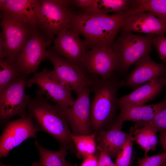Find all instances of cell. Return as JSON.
Masks as SVG:
<instances>
[{"label":"cell","mask_w":166,"mask_h":166,"mask_svg":"<svg viewBox=\"0 0 166 166\" xmlns=\"http://www.w3.org/2000/svg\"><path fill=\"white\" fill-rule=\"evenodd\" d=\"M39 90L27 106L28 115L40 131L49 133L57 140L61 146L71 148L74 143L65 108L49 102Z\"/></svg>","instance_id":"1"},{"label":"cell","mask_w":166,"mask_h":166,"mask_svg":"<svg viewBox=\"0 0 166 166\" xmlns=\"http://www.w3.org/2000/svg\"><path fill=\"white\" fill-rule=\"evenodd\" d=\"M89 76L92 80L90 87L94 93L90 106L91 126L95 131L99 132L109 128L117 118L119 109L117 94L124 81L114 75L106 78Z\"/></svg>","instance_id":"2"},{"label":"cell","mask_w":166,"mask_h":166,"mask_svg":"<svg viewBox=\"0 0 166 166\" xmlns=\"http://www.w3.org/2000/svg\"><path fill=\"white\" fill-rule=\"evenodd\" d=\"M126 17L124 12L112 15L74 14L69 28L82 35L91 48L112 47Z\"/></svg>","instance_id":"3"},{"label":"cell","mask_w":166,"mask_h":166,"mask_svg":"<svg viewBox=\"0 0 166 166\" xmlns=\"http://www.w3.org/2000/svg\"><path fill=\"white\" fill-rule=\"evenodd\" d=\"M155 36L138 35L121 31L112 46L116 58L117 71L124 73L132 65L148 55L152 50Z\"/></svg>","instance_id":"4"},{"label":"cell","mask_w":166,"mask_h":166,"mask_svg":"<svg viewBox=\"0 0 166 166\" xmlns=\"http://www.w3.org/2000/svg\"><path fill=\"white\" fill-rule=\"evenodd\" d=\"M73 0H40L37 11L38 26L50 42L54 36L69 29L74 14L69 9Z\"/></svg>","instance_id":"5"},{"label":"cell","mask_w":166,"mask_h":166,"mask_svg":"<svg viewBox=\"0 0 166 166\" xmlns=\"http://www.w3.org/2000/svg\"><path fill=\"white\" fill-rule=\"evenodd\" d=\"M0 16V59H16L36 28L10 15L1 13Z\"/></svg>","instance_id":"6"},{"label":"cell","mask_w":166,"mask_h":166,"mask_svg":"<svg viewBox=\"0 0 166 166\" xmlns=\"http://www.w3.org/2000/svg\"><path fill=\"white\" fill-rule=\"evenodd\" d=\"M27 77L22 75L0 92V119L1 126L16 116L27 115V106L31 97L25 94Z\"/></svg>","instance_id":"7"},{"label":"cell","mask_w":166,"mask_h":166,"mask_svg":"<svg viewBox=\"0 0 166 166\" xmlns=\"http://www.w3.org/2000/svg\"><path fill=\"white\" fill-rule=\"evenodd\" d=\"M37 85L46 98L56 104L67 108L74 103L72 91L54 75L52 70L44 68L27 80L26 86Z\"/></svg>","instance_id":"8"},{"label":"cell","mask_w":166,"mask_h":166,"mask_svg":"<svg viewBox=\"0 0 166 166\" xmlns=\"http://www.w3.org/2000/svg\"><path fill=\"white\" fill-rule=\"evenodd\" d=\"M39 131L29 115L8 122L0 136V158H6L11 150L26 139H36Z\"/></svg>","instance_id":"9"},{"label":"cell","mask_w":166,"mask_h":166,"mask_svg":"<svg viewBox=\"0 0 166 166\" xmlns=\"http://www.w3.org/2000/svg\"><path fill=\"white\" fill-rule=\"evenodd\" d=\"M54 50L47 51L46 58L53 64V69L52 71L57 78L77 94L85 88L90 87L92 79L86 74L85 72L67 61Z\"/></svg>","instance_id":"10"},{"label":"cell","mask_w":166,"mask_h":166,"mask_svg":"<svg viewBox=\"0 0 166 166\" xmlns=\"http://www.w3.org/2000/svg\"><path fill=\"white\" fill-rule=\"evenodd\" d=\"M50 42L35 29L16 58L18 67L26 77L35 72L42 61L46 58V47Z\"/></svg>","instance_id":"11"},{"label":"cell","mask_w":166,"mask_h":166,"mask_svg":"<svg viewBox=\"0 0 166 166\" xmlns=\"http://www.w3.org/2000/svg\"><path fill=\"white\" fill-rule=\"evenodd\" d=\"M79 35L72 29L62 30L54 39L53 49L67 61L84 71L82 64L88 46L85 41L81 40Z\"/></svg>","instance_id":"12"},{"label":"cell","mask_w":166,"mask_h":166,"mask_svg":"<svg viewBox=\"0 0 166 166\" xmlns=\"http://www.w3.org/2000/svg\"><path fill=\"white\" fill-rule=\"evenodd\" d=\"M82 66L89 75L102 78L110 77L117 70V61L112 47L91 48L87 52Z\"/></svg>","instance_id":"13"},{"label":"cell","mask_w":166,"mask_h":166,"mask_svg":"<svg viewBox=\"0 0 166 166\" xmlns=\"http://www.w3.org/2000/svg\"><path fill=\"white\" fill-rule=\"evenodd\" d=\"M90 87L77 94L73 104L66 109V115L72 133L75 135H89L91 133L90 119Z\"/></svg>","instance_id":"14"},{"label":"cell","mask_w":166,"mask_h":166,"mask_svg":"<svg viewBox=\"0 0 166 166\" xmlns=\"http://www.w3.org/2000/svg\"><path fill=\"white\" fill-rule=\"evenodd\" d=\"M121 29L123 31L163 35L166 32V24L152 13L140 11L127 17Z\"/></svg>","instance_id":"15"},{"label":"cell","mask_w":166,"mask_h":166,"mask_svg":"<svg viewBox=\"0 0 166 166\" xmlns=\"http://www.w3.org/2000/svg\"><path fill=\"white\" fill-rule=\"evenodd\" d=\"M135 68L129 74L124 85L132 89L138 88L143 84L164 77L166 67L163 63L152 61L148 55L141 58L135 64Z\"/></svg>","instance_id":"16"},{"label":"cell","mask_w":166,"mask_h":166,"mask_svg":"<svg viewBox=\"0 0 166 166\" xmlns=\"http://www.w3.org/2000/svg\"><path fill=\"white\" fill-rule=\"evenodd\" d=\"M123 123L117 118L109 128L99 131L96 137L98 150L113 159H116L129 135L121 130Z\"/></svg>","instance_id":"17"},{"label":"cell","mask_w":166,"mask_h":166,"mask_svg":"<svg viewBox=\"0 0 166 166\" xmlns=\"http://www.w3.org/2000/svg\"><path fill=\"white\" fill-rule=\"evenodd\" d=\"M40 0H0L1 13L11 15L34 28L38 26L37 11Z\"/></svg>","instance_id":"18"},{"label":"cell","mask_w":166,"mask_h":166,"mask_svg":"<svg viewBox=\"0 0 166 166\" xmlns=\"http://www.w3.org/2000/svg\"><path fill=\"white\" fill-rule=\"evenodd\" d=\"M166 105V98L155 104L134 105L119 103L120 110L117 118L124 122L126 121L144 124L152 121L157 114Z\"/></svg>","instance_id":"19"},{"label":"cell","mask_w":166,"mask_h":166,"mask_svg":"<svg viewBox=\"0 0 166 166\" xmlns=\"http://www.w3.org/2000/svg\"><path fill=\"white\" fill-rule=\"evenodd\" d=\"M163 78L148 82L130 93L118 98V103L141 105L153 100L160 93L164 85Z\"/></svg>","instance_id":"20"},{"label":"cell","mask_w":166,"mask_h":166,"mask_svg":"<svg viewBox=\"0 0 166 166\" xmlns=\"http://www.w3.org/2000/svg\"><path fill=\"white\" fill-rule=\"evenodd\" d=\"M131 127L133 140L145 152L144 156H148L149 151L155 150L158 143L157 130L149 123L137 124Z\"/></svg>","instance_id":"21"},{"label":"cell","mask_w":166,"mask_h":166,"mask_svg":"<svg viewBox=\"0 0 166 166\" xmlns=\"http://www.w3.org/2000/svg\"><path fill=\"white\" fill-rule=\"evenodd\" d=\"M142 11L153 14L166 24V0H132L130 7L125 14L127 17Z\"/></svg>","instance_id":"22"},{"label":"cell","mask_w":166,"mask_h":166,"mask_svg":"<svg viewBox=\"0 0 166 166\" xmlns=\"http://www.w3.org/2000/svg\"><path fill=\"white\" fill-rule=\"evenodd\" d=\"M35 145L40 156L39 162H33L31 166H68L65 160L68 149L61 147L59 150L53 151L42 146L36 140Z\"/></svg>","instance_id":"23"},{"label":"cell","mask_w":166,"mask_h":166,"mask_svg":"<svg viewBox=\"0 0 166 166\" xmlns=\"http://www.w3.org/2000/svg\"><path fill=\"white\" fill-rule=\"evenodd\" d=\"M132 0H95L93 4L84 10V13L95 15L108 14L110 12L121 13L129 9Z\"/></svg>","instance_id":"24"},{"label":"cell","mask_w":166,"mask_h":166,"mask_svg":"<svg viewBox=\"0 0 166 166\" xmlns=\"http://www.w3.org/2000/svg\"><path fill=\"white\" fill-rule=\"evenodd\" d=\"M22 75L18 67L16 59H0V92Z\"/></svg>","instance_id":"25"},{"label":"cell","mask_w":166,"mask_h":166,"mask_svg":"<svg viewBox=\"0 0 166 166\" xmlns=\"http://www.w3.org/2000/svg\"><path fill=\"white\" fill-rule=\"evenodd\" d=\"M96 133L89 135H75L71 134L73 141L77 151L79 157L85 158L94 154L96 150Z\"/></svg>","instance_id":"26"},{"label":"cell","mask_w":166,"mask_h":166,"mask_svg":"<svg viewBox=\"0 0 166 166\" xmlns=\"http://www.w3.org/2000/svg\"><path fill=\"white\" fill-rule=\"evenodd\" d=\"M133 141L132 132L130 131L125 142L115 159V166H131Z\"/></svg>","instance_id":"27"},{"label":"cell","mask_w":166,"mask_h":166,"mask_svg":"<svg viewBox=\"0 0 166 166\" xmlns=\"http://www.w3.org/2000/svg\"><path fill=\"white\" fill-rule=\"evenodd\" d=\"M166 161V152L137 159V166H161Z\"/></svg>","instance_id":"28"},{"label":"cell","mask_w":166,"mask_h":166,"mask_svg":"<svg viewBox=\"0 0 166 166\" xmlns=\"http://www.w3.org/2000/svg\"><path fill=\"white\" fill-rule=\"evenodd\" d=\"M150 124L158 132L166 131V105L156 115Z\"/></svg>","instance_id":"29"},{"label":"cell","mask_w":166,"mask_h":166,"mask_svg":"<svg viewBox=\"0 0 166 166\" xmlns=\"http://www.w3.org/2000/svg\"><path fill=\"white\" fill-rule=\"evenodd\" d=\"M152 44L156 49L160 58L166 63V37L163 35H155L153 39Z\"/></svg>","instance_id":"30"},{"label":"cell","mask_w":166,"mask_h":166,"mask_svg":"<svg viewBox=\"0 0 166 166\" xmlns=\"http://www.w3.org/2000/svg\"><path fill=\"white\" fill-rule=\"evenodd\" d=\"M97 166H115V163L112 160V158L105 152L100 150Z\"/></svg>","instance_id":"31"},{"label":"cell","mask_w":166,"mask_h":166,"mask_svg":"<svg viewBox=\"0 0 166 166\" xmlns=\"http://www.w3.org/2000/svg\"><path fill=\"white\" fill-rule=\"evenodd\" d=\"M98 158L94 154L84 158L80 166H97Z\"/></svg>","instance_id":"32"},{"label":"cell","mask_w":166,"mask_h":166,"mask_svg":"<svg viewBox=\"0 0 166 166\" xmlns=\"http://www.w3.org/2000/svg\"><path fill=\"white\" fill-rule=\"evenodd\" d=\"M95 0H75L73 3L77 6L84 10L91 6L94 3Z\"/></svg>","instance_id":"33"},{"label":"cell","mask_w":166,"mask_h":166,"mask_svg":"<svg viewBox=\"0 0 166 166\" xmlns=\"http://www.w3.org/2000/svg\"><path fill=\"white\" fill-rule=\"evenodd\" d=\"M160 140L164 151L166 152V131L160 132Z\"/></svg>","instance_id":"34"},{"label":"cell","mask_w":166,"mask_h":166,"mask_svg":"<svg viewBox=\"0 0 166 166\" xmlns=\"http://www.w3.org/2000/svg\"><path fill=\"white\" fill-rule=\"evenodd\" d=\"M163 82L164 83V85H166V77H163Z\"/></svg>","instance_id":"35"},{"label":"cell","mask_w":166,"mask_h":166,"mask_svg":"<svg viewBox=\"0 0 166 166\" xmlns=\"http://www.w3.org/2000/svg\"><path fill=\"white\" fill-rule=\"evenodd\" d=\"M68 166H77V165L75 164H73L69 162H68Z\"/></svg>","instance_id":"36"},{"label":"cell","mask_w":166,"mask_h":166,"mask_svg":"<svg viewBox=\"0 0 166 166\" xmlns=\"http://www.w3.org/2000/svg\"><path fill=\"white\" fill-rule=\"evenodd\" d=\"M0 166H11L6 165L1 162L0 163Z\"/></svg>","instance_id":"37"},{"label":"cell","mask_w":166,"mask_h":166,"mask_svg":"<svg viewBox=\"0 0 166 166\" xmlns=\"http://www.w3.org/2000/svg\"><path fill=\"white\" fill-rule=\"evenodd\" d=\"M161 166H166V161Z\"/></svg>","instance_id":"38"}]
</instances>
